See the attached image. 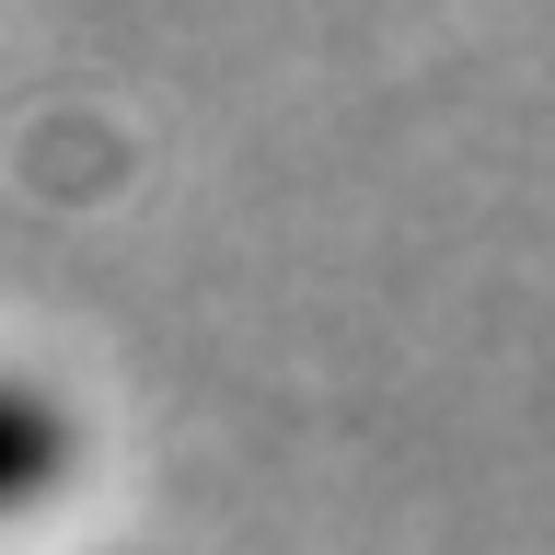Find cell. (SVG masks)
Here are the masks:
<instances>
[{"label":"cell","instance_id":"obj_1","mask_svg":"<svg viewBox=\"0 0 555 555\" xmlns=\"http://www.w3.org/2000/svg\"><path fill=\"white\" fill-rule=\"evenodd\" d=\"M59 475H69V416L47 393H24V382H0V520L35 509Z\"/></svg>","mask_w":555,"mask_h":555}]
</instances>
